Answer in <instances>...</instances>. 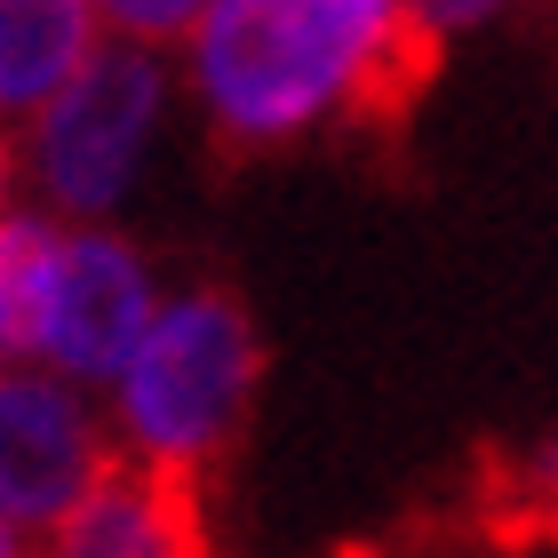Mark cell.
<instances>
[{"mask_svg":"<svg viewBox=\"0 0 558 558\" xmlns=\"http://www.w3.org/2000/svg\"><path fill=\"white\" fill-rule=\"evenodd\" d=\"M391 0H208L199 16V105L223 160L303 136L343 96Z\"/></svg>","mask_w":558,"mask_h":558,"instance_id":"6da1fadb","label":"cell"},{"mask_svg":"<svg viewBox=\"0 0 558 558\" xmlns=\"http://www.w3.org/2000/svg\"><path fill=\"white\" fill-rule=\"evenodd\" d=\"M264 384V336L256 312L232 288H192L184 303L151 312L144 343L120 367V423L136 454L184 471H223L247 439V408Z\"/></svg>","mask_w":558,"mask_h":558,"instance_id":"7a4b0ae2","label":"cell"},{"mask_svg":"<svg viewBox=\"0 0 558 558\" xmlns=\"http://www.w3.org/2000/svg\"><path fill=\"white\" fill-rule=\"evenodd\" d=\"M151 120H160V64H151V48L144 40L96 48L33 112V175H40L48 208L105 216L112 192L129 184Z\"/></svg>","mask_w":558,"mask_h":558,"instance_id":"3957f363","label":"cell"},{"mask_svg":"<svg viewBox=\"0 0 558 558\" xmlns=\"http://www.w3.org/2000/svg\"><path fill=\"white\" fill-rule=\"evenodd\" d=\"M112 430L72 384L40 367H0V526H48L112 463Z\"/></svg>","mask_w":558,"mask_h":558,"instance_id":"277c9868","label":"cell"},{"mask_svg":"<svg viewBox=\"0 0 558 558\" xmlns=\"http://www.w3.org/2000/svg\"><path fill=\"white\" fill-rule=\"evenodd\" d=\"M33 558H216L199 471L160 454H112L96 487L40 526Z\"/></svg>","mask_w":558,"mask_h":558,"instance_id":"5b68a950","label":"cell"},{"mask_svg":"<svg viewBox=\"0 0 558 558\" xmlns=\"http://www.w3.org/2000/svg\"><path fill=\"white\" fill-rule=\"evenodd\" d=\"M151 327V279L129 240L112 232H57V279H48V336L40 360H57L81 384H112Z\"/></svg>","mask_w":558,"mask_h":558,"instance_id":"8992f818","label":"cell"},{"mask_svg":"<svg viewBox=\"0 0 558 558\" xmlns=\"http://www.w3.org/2000/svg\"><path fill=\"white\" fill-rule=\"evenodd\" d=\"M447 543L478 558L558 550V430L535 447H478L447 495Z\"/></svg>","mask_w":558,"mask_h":558,"instance_id":"52a82bcc","label":"cell"},{"mask_svg":"<svg viewBox=\"0 0 558 558\" xmlns=\"http://www.w3.org/2000/svg\"><path fill=\"white\" fill-rule=\"evenodd\" d=\"M439 64H447V33L415 9V0H391V16L367 33L360 64L343 72V96H336L343 129L367 136V144H399L408 120L423 112L430 81H439Z\"/></svg>","mask_w":558,"mask_h":558,"instance_id":"ba28073f","label":"cell"},{"mask_svg":"<svg viewBox=\"0 0 558 558\" xmlns=\"http://www.w3.org/2000/svg\"><path fill=\"white\" fill-rule=\"evenodd\" d=\"M96 0H0V120H33L96 57Z\"/></svg>","mask_w":558,"mask_h":558,"instance_id":"9c48e42d","label":"cell"},{"mask_svg":"<svg viewBox=\"0 0 558 558\" xmlns=\"http://www.w3.org/2000/svg\"><path fill=\"white\" fill-rule=\"evenodd\" d=\"M129 40H144V48H160V40H184L199 16H208V0H96Z\"/></svg>","mask_w":558,"mask_h":558,"instance_id":"30bf717a","label":"cell"},{"mask_svg":"<svg viewBox=\"0 0 558 558\" xmlns=\"http://www.w3.org/2000/svg\"><path fill=\"white\" fill-rule=\"evenodd\" d=\"M415 9H423V16L439 24V33H447V24H478V16L495 9V0H415Z\"/></svg>","mask_w":558,"mask_h":558,"instance_id":"8fae6325","label":"cell"},{"mask_svg":"<svg viewBox=\"0 0 558 558\" xmlns=\"http://www.w3.org/2000/svg\"><path fill=\"white\" fill-rule=\"evenodd\" d=\"M9 184H16V151H9V129H0V223H9Z\"/></svg>","mask_w":558,"mask_h":558,"instance_id":"7c38bea8","label":"cell"},{"mask_svg":"<svg viewBox=\"0 0 558 558\" xmlns=\"http://www.w3.org/2000/svg\"><path fill=\"white\" fill-rule=\"evenodd\" d=\"M0 558H16V535H9V526H0Z\"/></svg>","mask_w":558,"mask_h":558,"instance_id":"4fadbf2b","label":"cell"},{"mask_svg":"<svg viewBox=\"0 0 558 558\" xmlns=\"http://www.w3.org/2000/svg\"><path fill=\"white\" fill-rule=\"evenodd\" d=\"M0 351H9V327H0Z\"/></svg>","mask_w":558,"mask_h":558,"instance_id":"5bb4252c","label":"cell"}]
</instances>
